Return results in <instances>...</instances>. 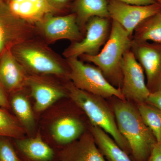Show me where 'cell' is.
I'll return each instance as SVG.
<instances>
[{"label": "cell", "mask_w": 161, "mask_h": 161, "mask_svg": "<svg viewBox=\"0 0 161 161\" xmlns=\"http://www.w3.org/2000/svg\"><path fill=\"white\" fill-rule=\"evenodd\" d=\"M116 124L121 135L128 142L132 161H147L156 140L144 123L137 108L126 100L113 106Z\"/></svg>", "instance_id": "cell-1"}, {"label": "cell", "mask_w": 161, "mask_h": 161, "mask_svg": "<svg viewBox=\"0 0 161 161\" xmlns=\"http://www.w3.org/2000/svg\"><path fill=\"white\" fill-rule=\"evenodd\" d=\"M131 37L123 27L112 20L108 39L99 53L94 56L84 54L81 60L95 64L112 85L120 88L122 84V61L124 55L131 50Z\"/></svg>", "instance_id": "cell-2"}, {"label": "cell", "mask_w": 161, "mask_h": 161, "mask_svg": "<svg viewBox=\"0 0 161 161\" xmlns=\"http://www.w3.org/2000/svg\"><path fill=\"white\" fill-rule=\"evenodd\" d=\"M11 51L26 72L32 75L68 78L69 68L66 60L36 38L15 45Z\"/></svg>", "instance_id": "cell-3"}, {"label": "cell", "mask_w": 161, "mask_h": 161, "mask_svg": "<svg viewBox=\"0 0 161 161\" xmlns=\"http://www.w3.org/2000/svg\"><path fill=\"white\" fill-rule=\"evenodd\" d=\"M65 88L72 100L88 117L91 125L99 127L112 136L117 145L130 155L129 144L119 132L115 115L104 98L79 89L72 82L67 84Z\"/></svg>", "instance_id": "cell-4"}, {"label": "cell", "mask_w": 161, "mask_h": 161, "mask_svg": "<svg viewBox=\"0 0 161 161\" xmlns=\"http://www.w3.org/2000/svg\"><path fill=\"white\" fill-rule=\"evenodd\" d=\"M69 68L68 78L79 89L103 98L116 97L125 100L121 90L110 83L100 69L85 63L78 58L66 59Z\"/></svg>", "instance_id": "cell-5"}, {"label": "cell", "mask_w": 161, "mask_h": 161, "mask_svg": "<svg viewBox=\"0 0 161 161\" xmlns=\"http://www.w3.org/2000/svg\"><path fill=\"white\" fill-rule=\"evenodd\" d=\"M38 35L35 25L16 16L6 1L0 0V58L6 51Z\"/></svg>", "instance_id": "cell-6"}, {"label": "cell", "mask_w": 161, "mask_h": 161, "mask_svg": "<svg viewBox=\"0 0 161 161\" xmlns=\"http://www.w3.org/2000/svg\"><path fill=\"white\" fill-rule=\"evenodd\" d=\"M110 18L94 17L91 18L86 27V36L79 42L72 43L63 53L66 59L78 58L86 54L94 56L99 53L111 32Z\"/></svg>", "instance_id": "cell-7"}, {"label": "cell", "mask_w": 161, "mask_h": 161, "mask_svg": "<svg viewBox=\"0 0 161 161\" xmlns=\"http://www.w3.org/2000/svg\"><path fill=\"white\" fill-rule=\"evenodd\" d=\"M35 25L38 34L48 44L61 40H69L72 43L79 42L84 38L74 13L57 16L49 14Z\"/></svg>", "instance_id": "cell-8"}, {"label": "cell", "mask_w": 161, "mask_h": 161, "mask_svg": "<svg viewBox=\"0 0 161 161\" xmlns=\"http://www.w3.org/2000/svg\"><path fill=\"white\" fill-rule=\"evenodd\" d=\"M121 67L123 76L121 90L125 100L138 104L146 102L150 92L145 80L144 70L131 50L124 54Z\"/></svg>", "instance_id": "cell-9"}, {"label": "cell", "mask_w": 161, "mask_h": 161, "mask_svg": "<svg viewBox=\"0 0 161 161\" xmlns=\"http://www.w3.org/2000/svg\"><path fill=\"white\" fill-rule=\"evenodd\" d=\"M131 51L142 67L150 93L161 90V43L132 40Z\"/></svg>", "instance_id": "cell-10"}, {"label": "cell", "mask_w": 161, "mask_h": 161, "mask_svg": "<svg viewBox=\"0 0 161 161\" xmlns=\"http://www.w3.org/2000/svg\"><path fill=\"white\" fill-rule=\"evenodd\" d=\"M108 9L110 18L119 23L132 37L139 24L161 11V6L158 3L138 6L110 0L108 3Z\"/></svg>", "instance_id": "cell-11"}, {"label": "cell", "mask_w": 161, "mask_h": 161, "mask_svg": "<svg viewBox=\"0 0 161 161\" xmlns=\"http://www.w3.org/2000/svg\"><path fill=\"white\" fill-rule=\"evenodd\" d=\"M26 86L35 100L34 109L40 112L48 108L67 95L65 90L52 80L40 75H28Z\"/></svg>", "instance_id": "cell-12"}, {"label": "cell", "mask_w": 161, "mask_h": 161, "mask_svg": "<svg viewBox=\"0 0 161 161\" xmlns=\"http://www.w3.org/2000/svg\"><path fill=\"white\" fill-rule=\"evenodd\" d=\"M59 161H106L91 132L84 133L77 140L58 151Z\"/></svg>", "instance_id": "cell-13"}, {"label": "cell", "mask_w": 161, "mask_h": 161, "mask_svg": "<svg viewBox=\"0 0 161 161\" xmlns=\"http://www.w3.org/2000/svg\"><path fill=\"white\" fill-rule=\"evenodd\" d=\"M28 76L11 49L4 52L0 58V83L9 95L26 86Z\"/></svg>", "instance_id": "cell-14"}, {"label": "cell", "mask_w": 161, "mask_h": 161, "mask_svg": "<svg viewBox=\"0 0 161 161\" xmlns=\"http://www.w3.org/2000/svg\"><path fill=\"white\" fill-rule=\"evenodd\" d=\"M22 161H59L58 152L38 134L36 137L12 139Z\"/></svg>", "instance_id": "cell-15"}, {"label": "cell", "mask_w": 161, "mask_h": 161, "mask_svg": "<svg viewBox=\"0 0 161 161\" xmlns=\"http://www.w3.org/2000/svg\"><path fill=\"white\" fill-rule=\"evenodd\" d=\"M11 12L21 19L36 24L49 14L58 12L48 0H6Z\"/></svg>", "instance_id": "cell-16"}, {"label": "cell", "mask_w": 161, "mask_h": 161, "mask_svg": "<svg viewBox=\"0 0 161 161\" xmlns=\"http://www.w3.org/2000/svg\"><path fill=\"white\" fill-rule=\"evenodd\" d=\"M84 131L83 123L71 115L59 117L54 121L50 127L53 139L57 145L63 147L78 139Z\"/></svg>", "instance_id": "cell-17"}, {"label": "cell", "mask_w": 161, "mask_h": 161, "mask_svg": "<svg viewBox=\"0 0 161 161\" xmlns=\"http://www.w3.org/2000/svg\"><path fill=\"white\" fill-rule=\"evenodd\" d=\"M73 11L82 33L86 32L87 23L91 18H110L107 0H75Z\"/></svg>", "instance_id": "cell-18"}, {"label": "cell", "mask_w": 161, "mask_h": 161, "mask_svg": "<svg viewBox=\"0 0 161 161\" xmlns=\"http://www.w3.org/2000/svg\"><path fill=\"white\" fill-rule=\"evenodd\" d=\"M90 131L102 154L108 161H132L110 136L99 127L91 125Z\"/></svg>", "instance_id": "cell-19"}, {"label": "cell", "mask_w": 161, "mask_h": 161, "mask_svg": "<svg viewBox=\"0 0 161 161\" xmlns=\"http://www.w3.org/2000/svg\"><path fill=\"white\" fill-rule=\"evenodd\" d=\"M21 91L9 95V109L24 130L31 133L36 127L34 115L29 100Z\"/></svg>", "instance_id": "cell-20"}, {"label": "cell", "mask_w": 161, "mask_h": 161, "mask_svg": "<svg viewBox=\"0 0 161 161\" xmlns=\"http://www.w3.org/2000/svg\"><path fill=\"white\" fill-rule=\"evenodd\" d=\"M132 40L161 43V11L144 20L135 28Z\"/></svg>", "instance_id": "cell-21"}, {"label": "cell", "mask_w": 161, "mask_h": 161, "mask_svg": "<svg viewBox=\"0 0 161 161\" xmlns=\"http://www.w3.org/2000/svg\"><path fill=\"white\" fill-rule=\"evenodd\" d=\"M145 125L150 129L156 140L161 143V112L147 103L138 104L137 108Z\"/></svg>", "instance_id": "cell-22"}, {"label": "cell", "mask_w": 161, "mask_h": 161, "mask_svg": "<svg viewBox=\"0 0 161 161\" xmlns=\"http://www.w3.org/2000/svg\"><path fill=\"white\" fill-rule=\"evenodd\" d=\"M8 110L0 108V137L11 139L23 137L25 130Z\"/></svg>", "instance_id": "cell-23"}, {"label": "cell", "mask_w": 161, "mask_h": 161, "mask_svg": "<svg viewBox=\"0 0 161 161\" xmlns=\"http://www.w3.org/2000/svg\"><path fill=\"white\" fill-rule=\"evenodd\" d=\"M10 139L0 137V161H22Z\"/></svg>", "instance_id": "cell-24"}, {"label": "cell", "mask_w": 161, "mask_h": 161, "mask_svg": "<svg viewBox=\"0 0 161 161\" xmlns=\"http://www.w3.org/2000/svg\"><path fill=\"white\" fill-rule=\"evenodd\" d=\"M146 103L155 107L161 112V90L150 93Z\"/></svg>", "instance_id": "cell-25"}, {"label": "cell", "mask_w": 161, "mask_h": 161, "mask_svg": "<svg viewBox=\"0 0 161 161\" xmlns=\"http://www.w3.org/2000/svg\"><path fill=\"white\" fill-rule=\"evenodd\" d=\"M147 161H161V143L157 142L153 146Z\"/></svg>", "instance_id": "cell-26"}, {"label": "cell", "mask_w": 161, "mask_h": 161, "mask_svg": "<svg viewBox=\"0 0 161 161\" xmlns=\"http://www.w3.org/2000/svg\"><path fill=\"white\" fill-rule=\"evenodd\" d=\"M9 94L0 83V108L9 109Z\"/></svg>", "instance_id": "cell-27"}, {"label": "cell", "mask_w": 161, "mask_h": 161, "mask_svg": "<svg viewBox=\"0 0 161 161\" xmlns=\"http://www.w3.org/2000/svg\"><path fill=\"white\" fill-rule=\"evenodd\" d=\"M51 5L59 12L68 5L70 0H48Z\"/></svg>", "instance_id": "cell-28"}, {"label": "cell", "mask_w": 161, "mask_h": 161, "mask_svg": "<svg viewBox=\"0 0 161 161\" xmlns=\"http://www.w3.org/2000/svg\"><path fill=\"white\" fill-rule=\"evenodd\" d=\"M122 3L131 4V5H138V6H146L157 3L156 0H117Z\"/></svg>", "instance_id": "cell-29"}, {"label": "cell", "mask_w": 161, "mask_h": 161, "mask_svg": "<svg viewBox=\"0 0 161 161\" xmlns=\"http://www.w3.org/2000/svg\"><path fill=\"white\" fill-rule=\"evenodd\" d=\"M157 3H158V4H159L161 6V0H156Z\"/></svg>", "instance_id": "cell-30"}, {"label": "cell", "mask_w": 161, "mask_h": 161, "mask_svg": "<svg viewBox=\"0 0 161 161\" xmlns=\"http://www.w3.org/2000/svg\"><path fill=\"white\" fill-rule=\"evenodd\" d=\"M5 1H6V0H5Z\"/></svg>", "instance_id": "cell-31"}]
</instances>
